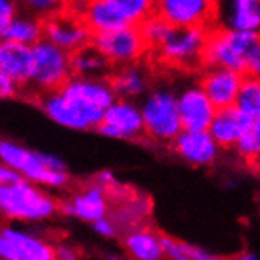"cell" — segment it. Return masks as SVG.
<instances>
[{
	"label": "cell",
	"instance_id": "836d02e7",
	"mask_svg": "<svg viewBox=\"0 0 260 260\" xmlns=\"http://www.w3.org/2000/svg\"><path fill=\"white\" fill-rule=\"evenodd\" d=\"M21 91H22V88L16 82L0 71V101L14 100L16 96H19Z\"/></svg>",
	"mask_w": 260,
	"mask_h": 260
},
{
	"label": "cell",
	"instance_id": "83f0119b",
	"mask_svg": "<svg viewBox=\"0 0 260 260\" xmlns=\"http://www.w3.org/2000/svg\"><path fill=\"white\" fill-rule=\"evenodd\" d=\"M161 244H162L164 258H171V260H213V258H216V255L211 254L210 251L194 246L191 243L177 240L174 237L162 235Z\"/></svg>",
	"mask_w": 260,
	"mask_h": 260
},
{
	"label": "cell",
	"instance_id": "cb8c5ba5",
	"mask_svg": "<svg viewBox=\"0 0 260 260\" xmlns=\"http://www.w3.org/2000/svg\"><path fill=\"white\" fill-rule=\"evenodd\" d=\"M151 213L150 199L142 196H125L109 216L117 225L118 232H126L129 229L145 224L147 218Z\"/></svg>",
	"mask_w": 260,
	"mask_h": 260
},
{
	"label": "cell",
	"instance_id": "d6a6232c",
	"mask_svg": "<svg viewBox=\"0 0 260 260\" xmlns=\"http://www.w3.org/2000/svg\"><path fill=\"white\" fill-rule=\"evenodd\" d=\"M19 13V5L16 0H0V37L4 35L10 21Z\"/></svg>",
	"mask_w": 260,
	"mask_h": 260
},
{
	"label": "cell",
	"instance_id": "e0dca14e",
	"mask_svg": "<svg viewBox=\"0 0 260 260\" xmlns=\"http://www.w3.org/2000/svg\"><path fill=\"white\" fill-rule=\"evenodd\" d=\"M63 95L74 100L85 108L106 109L117 98L112 85L108 78H82V76H71V78L58 88Z\"/></svg>",
	"mask_w": 260,
	"mask_h": 260
},
{
	"label": "cell",
	"instance_id": "9c48e42d",
	"mask_svg": "<svg viewBox=\"0 0 260 260\" xmlns=\"http://www.w3.org/2000/svg\"><path fill=\"white\" fill-rule=\"evenodd\" d=\"M96 129L109 139H141L144 136L141 106L136 103V100L115 98L104 109L103 120Z\"/></svg>",
	"mask_w": 260,
	"mask_h": 260
},
{
	"label": "cell",
	"instance_id": "e575fe53",
	"mask_svg": "<svg viewBox=\"0 0 260 260\" xmlns=\"http://www.w3.org/2000/svg\"><path fill=\"white\" fill-rule=\"evenodd\" d=\"M91 224H93V231L103 238H115L118 235V229L114 224V221L109 218V215L96 219L95 222H91Z\"/></svg>",
	"mask_w": 260,
	"mask_h": 260
},
{
	"label": "cell",
	"instance_id": "1f68e13d",
	"mask_svg": "<svg viewBox=\"0 0 260 260\" xmlns=\"http://www.w3.org/2000/svg\"><path fill=\"white\" fill-rule=\"evenodd\" d=\"M131 25H139L155 13V0H115Z\"/></svg>",
	"mask_w": 260,
	"mask_h": 260
},
{
	"label": "cell",
	"instance_id": "9a60e30c",
	"mask_svg": "<svg viewBox=\"0 0 260 260\" xmlns=\"http://www.w3.org/2000/svg\"><path fill=\"white\" fill-rule=\"evenodd\" d=\"M211 27L235 32H258L260 0H216Z\"/></svg>",
	"mask_w": 260,
	"mask_h": 260
},
{
	"label": "cell",
	"instance_id": "4dcf8cb0",
	"mask_svg": "<svg viewBox=\"0 0 260 260\" xmlns=\"http://www.w3.org/2000/svg\"><path fill=\"white\" fill-rule=\"evenodd\" d=\"M171 27L172 25L169 22H166L162 18H159L158 14H155V13L139 24L141 34H142L147 46H148V52L151 49H155L156 46L162 41V38L166 37L167 32H169Z\"/></svg>",
	"mask_w": 260,
	"mask_h": 260
},
{
	"label": "cell",
	"instance_id": "7c38bea8",
	"mask_svg": "<svg viewBox=\"0 0 260 260\" xmlns=\"http://www.w3.org/2000/svg\"><path fill=\"white\" fill-rule=\"evenodd\" d=\"M216 0H155V14L174 27H211Z\"/></svg>",
	"mask_w": 260,
	"mask_h": 260
},
{
	"label": "cell",
	"instance_id": "ab89813d",
	"mask_svg": "<svg viewBox=\"0 0 260 260\" xmlns=\"http://www.w3.org/2000/svg\"><path fill=\"white\" fill-rule=\"evenodd\" d=\"M240 257H241V258H248V260H252V258L255 260V258H257L255 254H246V255H240Z\"/></svg>",
	"mask_w": 260,
	"mask_h": 260
},
{
	"label": "cell",
	"instance_id": "4fadbf2b",
	"mask_svg": "<svg viewBox=\"0 0 260 260\" xmlns=\"http://www.w3.org/2000/svg\"><path fill=\"white\" fill-rule=\"evenodd\" d=\"M169 145L178 158L194 167H210L216 164L222 151L208 129H181Z\"/></svg>",
	"mask_w": 260,
	"mask_h": 260
},
{
	"label": "cell",
	"instance_id": "5b68a950",
	"mask_svg": "<svg viewBox=\"0 0 260 260\" xmlns=\"http://www.w3.org/2000/svg\"><path fill=\"white\" fill-rule=\"evenodd\" d=\"M0 161L38 186L54 191H62L70 186L71 178L68 171L51 169L44 164L41 151L28 150L18 142L0 139Z\"/></svg>",
	"mask_w": 260,
	"mask_h": 260
},
{
	"label": "cell",
	"instance_id": "3957f363",
	"mask_svg": "<svg viewBox=\"0 0 260 260\" xmlns=\"http://www.w3.org/2000/svg\"><path fill=\"white\" fill-rule=\"evenodd\" d=\"M208 27H171L162 41L148 55L164 67L175 70H196L202 67V54Z\"/></svg>",
	"mask_w": 260,
	"mask_h": 260
},
{
	"label": "cell",
	"instance_id": "8992f818",
	"mask_svg": "<svg viewBox=\"0 0 260 260\" xmlns=\"http://www.w3.org/2000/svg\"><path fill=\"white\" fill-rule=\"evenodd\" d=\"M141 106L144 136L158 144H171L183 129L177 95L171 90L159 88L148 93Z\"/></svg>",
	"mask_w": 260,
	"mask_h": 260
},
{
	"label": "cell",
	"instance_id": "8d00e7d4",
	"mask_svg": "<svg viewBox=\"0 0 260 260\" xmlns=\"http://www.w3.org/2000/svg\"><path fill=\"white\" fill-rule=\"evenodd\" d=\"M54 258L74 260V258H78V251L68 243H58V244H54Z\"/></svg>",
	"mask_w": 260,
	"mask_h": 260
},
{
	"label": "cell",
	"instance_id": "74e56055",
	"mask_svg": "<svg viewBox=\"0 0 260 260\" xmlns=\"http://www.w3.org/2000/svg\"><path fill=\"white\" fill-rule=\"evenodd\" d=\"M19 178H21V175L16 171H13L10 166L0 161V185H8V183H13Z\"/></svg>",
	"mask_w": 260,
	"mask_h": 260
},
{
	"label": "cell",
	"instance_id": "603a6c76",
	"mask_svg": "<svg viewBox=\"0 0 260 260\" xmlns=\"http://www.w3.org/2000/svg\"><path fill=\"white\" fill-rule=\"evenodd\" d=\"M82 19L91 30V34L109 32V30L131 25L115 0H90Z\"/></svg>",
	"mask_w": 260,
	"mask_h": 260
},
{
	"label": "cell",
	"instance_id": "52a82bcc",
	"mask_svg": "<svg viewBox=\"0 0 260 260\" xmlns=\"http://www.w3.org/2000/svg\"><path fill=\"white\" fill-rule=\"evenodd\" d=\"M91 46L108 60L112 68L141 63L148 55V46L139 25H126L109 32L93 34Z\"/></svg>",
	"mask_w": 260,
	"mask_h": 260
},
{
	"label": "cell",
	"instance_id": "d4e9b609",
	"mask_svg": "<svg viewBox=\"0 0 260 260\" xmlns=\"http://www.w3.org/2000/svg\"><path fill=\"white\" fill-rule=\"evenodd\" d=\"M73 76L82 78H108L112 67L93 46L88 44L85 48L70 54Z\"/></svg>",
	"mask_w": 260,
	"mask_h": 260
},
{
	"label": "cell",
	"instance_id": "d6986e66",
	"mask_svg": "<svg viewBox=\"0 0 260 260\" xmlns=\"http://www.w3.org/2000/svg\"><path fill=\"white\" fill-rule=\"evenodd\" d=\"M257 121L260 120H252L246 114H243L235 106H229V108H221L216 109L215 117H213L211 123L208 126V131L216 144L222 148H232L240 137L249 131Z\"/></svg>",
	"mask_w": 260,
	"mask_h": 260
},
{
	"label": "cell",
	"instance_id": "7402d4cb",
	"mask_svg": "<svg viewBox=\"0 0 260 260\" xmlns=\"http://www.w3.org/2000/svg\"><path fill=\"white\" fill-rule=\"evenodd\" d=\"M108 79L117 98L137 100L148 90V73L139 63L112 68Z\"/></svg>",
	"mask_w": 260,
	"mask_h": 260
},
{
	"label": "cell",
	"instance_id": "5bb4252c",
	"mask_svg": "<svg viewBox=\"0 0 260 260\" xmlns=\"http://www.w3.org/2000/svg\"><path fill=\"white\" fill-rule=\"evenodd\" d=\"M111 196L100 183L91 181L90 185L74 192L70 199L58 204V211L65 216L78 218L84 222H95L109 215Z\"/></svg>",
	"mask_w": 260,
	"mask_h": 260
},
{
	"label": "cell",
	"instance_id": "f546056e",
	"mask_svg": "<svg viewBox=\"0 0 260 260\" xmlns=\"http://www.w3.org/2000/svg\"><path fill=\"white\" fill-rule=\"evenodd\" d=\"M19 10L40 19H48L54 14L65 11L67 0H16Z\"/></svg>",
	"mask_w": 260,
	"mask_h": 260
},
{
	"label": "cell",
	"instance_id": "f1b7e54d",
	"mask_svg": "<svg viewBox=\"0 0 260 260\" xmlns=\"http://www.w3.org/2000/svg\"><path fill=\"white\" fill-rule=\"evenodd\" d=\"M232 148L244 162L257 164L260 156V121L244 133Z\"/></svg>",
	"mask_w": 260,
	"mask_h": 260
},
{
	"label": "cell",
	"instance_id": "2e32d148",
	"mask_svg": "<svg viewBox=\"0 0 260 260\" xmlns=\"http://www.w3.org/2000/svg\"><path fill=\"white\" fill-rule=\"evenodd\" d=\"M201 78V88L205 91L208 100L216 109L234 106L241 82L244 79V73L222 68V67H204Z\"/></svg>",
	"mask_w": 260,
	"mask_h": 260
},
{
	"label": "cell",
	"instance_id": "4316f807",
	"mask_svg": "<svg viewBox=\"0 0 260 260\" xmlns=\"http://www.w3.org/2000/svg\"><path fill=\"white\" fill-rule=\"evenodd\" d=\"M235 108L246 114L252 120H260V79L258 76L244 74V79L238 90Z\"/></svg>",
	"mask_w": 260,
	"mask_h": 260
},
{
	"label": "cell",
	"instance_id": "277c9868",
	"mask_svg": "<svg viewBox=\"0 0 260 260\" xmlns=\"http://www.w3.org/2000/svg\"><path fill=\"white\" fill-rule=\"evenodd\" d=\"M73 76L70 52L60 49L46 38L32 46V70L25 90L41 95L58 90Z\"/></svg>",
	"mask_w": 260,
	"mask_h": 260
},
{
	"label": "cell",
	"instance_id": "f35d334b",
	"mask_svg": "<svg viewBox=\"0 0 260 260\" xmlns=\"http://www.w3.org/2000/svg\"><path fill=\"white\" fill-rule=\"evenodd\" d=\"M95 181L100 183L101 186H104L106 189H108V192H109L112 188H115V186L118 185V181H117L115 175H114L111 171H101V172L96 175Z\"/></svg>",
	"mask_w": 260,
	"mask_h": 260
},
{
	"label": "cell",
	"instance_id": "ba28073f",
	"mask_svg": "<svg viewBox=\"0 0 260 260\" xmlns=\"http://www.w3.org/2000/svg\"><path fill=\"white\" fill-rule=\"evenodd\" d=\"M35 98L38 101L40 109L46 114V117L67 129H96L104 115V111L85 108V106L63 95L60 90L46 91V93L37 95Z\"/></svg>",
	"mask_w": 260,
	"mask_h": 260
},
{
	"label": "cell",
	"instance_id": "d590c367",
	"mask_svg": "<svg viewBox=\"0 0 260 260\" xmlns=\"http://www.w3.org/2000/svg\"><path fill=\"white\" fill-rule=\"evenodd\" d=\"M90 0H67V5H65V11L71 16L76 18H84V14L88 8Z\"/></svg>",
	"mask_w": 260,
	"mask_h": 260
},
{
	"label": "cell",
	"instance_id": "8fae6325",
	"mask_svg": "<svg viewBox=\"0 0 260 260\" xmlns=\"http://www.w3.org/2000/svg\"><path fill=\"white\" fill-rule=\"evenodd\" d=\"M91 30L84 19L71 16L67 11L43 21V38L70 54L91 44Z\"/></svg>",
	"mask_w": 260,
	"mask_h": 260
},
{
	"label": "cell",
	"instance_id": "30bf717a",
	"mask_svg": "<svg viewBox=\"0 0 260 260\" xmlns=\"http://www.w3.org/2000/svg\"><path fill=\"white\" fill-rule=\"evenodd\" d=\"M2 260H54V243L13 225L0 227Z\"/></svg>",
	"mask_w": 260,
	"mask_h": 260
},
{
	"label": "cell",
	"instance_id": "6da1fadb",
	"mask_svg": "<svg viewBox=\"0 0 260 260\" xmlns=\"http://www.w3.org/2000/svg\"><path fill=\"white\" fill-rule=\"evenodd\" d=\"M202 67H222L248 76H260L258 32H235L210 27L202 54Z\"/></svg>",
	"mask_w": 260,
	"mask_h": 260
},
{
	"label": "cell",
	"instance_id": "ffe728a7",
	"mask_svg": "<svg viewBox=\"0 0 260 260\" xmlns=\"http://www.w3.org/2000/svg\"><path fill=\"white\" fill-rule=\"evenodd\" d=\"M32 70V46L0 37V71L22 90L27 88Z\"/></svg>",
	"mask_w": 260,
	"mask_h": 260
},
{
	"label": "cell",
	"instance_id": "484cf974",
	"mask_svg": "<svg viewBox=\"0 0 260 260\" xmlns=\"http://www.w3.org/2000/svg\"><path fill=\"white\" fill-rule=\"evenodd\" d=\"M2 37L27 46H34L43 38V19L19 10V13L7 25Z\"/></svg>",
	"mask_w": 260,
	"mask_h": 260
},
{
	"label": "cell",
	"instance_id": "44dd1931",
	"mask_svg": "<svg viewBox=\"0 0 260 260\" xmlns=\"http://www.w3.org/2000/svg\"><path fill=\"white\" fill-rule=\"evenodd\" d=\"M162 235L147 224L137 225L125 232L123 248L131 258L136 260H161L162 255Z\"/></svg>",
	"mask_w": 260,
	"mask_h": 260
},
{
	"label": "cell",
	"instance_id": "7a4b0ae2",
	"mask_svg": "<svg viewBox=\"0 0 260 260\" xmlns=\"http://www.w3.org/2000/svg\"><path fill=\"white\" fill-rule=\"evenodd\" d=\"M58 213L57 199L38 185L19 178L0 185V216L16 222H43Z\"/></svg>",
	"mask_w": 260,
	"mask_h": 260
},
{
	"label": "cell",
	"instance_id": "ac0fdd59",
	"mask_svg": "<svg viewBox=\"0 0 260 260\" xmlns=\"http://www.w3.org/2000/svg\"><path fill=\"white\" fill-rule=\"evenodd\" d=\"M178 114L183 129L204 131L208 129L216 108L208 100L201 85H189L177 95Z\"/></svg>",
	"mask_w": 260,
	"mask_h": 260
}]
</instances>
